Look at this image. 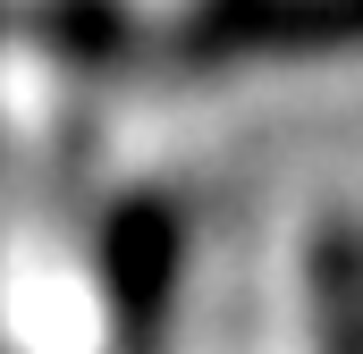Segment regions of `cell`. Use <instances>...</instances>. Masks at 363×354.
I'll use <instances>...</instances> for the list:
<instances>
[{"label": "cell", "mask_w": 363, "mask_h": 354, "mask_svg": "<svg viewBox=\"0 0 363 354\" xmlns=\"http://www.w3.org/2000/svg\"><path fill=\"white\" fill-rule=\"evenodd\" d=\"M186 278V228L161 194H127L101 228V295H110V354H161L169 304Z\"/></svg>", "instance_id": "6da1fadb"}, {"label": "cell", "mask_w": 363, "mask_h": 354, "mask_svg": "<svg viewBox=\"0 0 363 354\" xmlns=\"http://www.w3.org/2000/svg\"><path fill=\"white\" fill-rule=\"evenodd\" d=\"M194 59H330L363 51V0H203L186 17Z\"/></svg>", "instance_id": "7a4b0ae2"}, {"label": "cell", "mask_w": 363, "mask_h": 354, "mask_svg": "<svg viewBox=\"0 0 363 354\" xmlns=\"http://www.w3.org/2000/svg\"><path fill=\"white\" fill-rule=\"evenodd\" d=\"M313 354H363V228L355 219H321L313 228Z\"/></svg>", "instance_id": "3957f363"}, {"label": "cell", "mask_w": 363, "mask_h": 354, "mask_svg": "<svg viewBox=\"0 0 363 354\" xmlns=\"http://www.w3.org/2000/svg\"><path fill=\"white\" fill-rule=\"evenodd\" d=\"M127 34H135V25H127L118 0H51V8H43V42L68 51V59H118Z\"/></svg>", "instance_id": "277c9868"}]
</instances>
